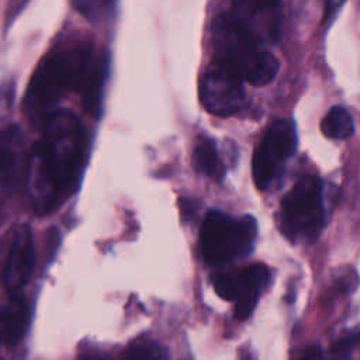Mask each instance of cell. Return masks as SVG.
Wrapping results in <instances>:
<instances>
[{"mask_svg":"<svg viewBox=\"0 0 360 360\" xmlns=\"http://www.w3.org/2000/svg\"><path fill=\"white\" fill-rule=\"evenodd\" d=\"M84 152V131L72 111L62 110L48 117L31 165L38 207L51 208L73 190L83 167Z\"/></svg>","mask_w":360,"mask_h":360,"instance_id":"cell-1","label":"cell"},{"mask_svg":"<svg viewBox=\"0 0 360 360\" xmlns=\"http://www.w3.org/2000/svg\"><path fill=\"white\" fill-rule=\"evenodd\" d=\"M94 52L87 42L59 45L44 56L32 73L24 96V110L31 120L44 117L72 89H79Z\"/></svg>","mask_w":360,"mask_h":360,"instance_id":"cell-2","label":"cell"},{"mask_svg":"<svg viewBox=\"0 0 360 360\" xmlns=\"http://www.w3.org/2000/svg\"><path fill=\"white\" fill-rule=\"evenodd\" d=\"M212 44L217 60L229 66L252 86H266L278 72L277 58L260 49V45L250 39L229 14L219 15L214 21Z\"/></svg>","mask_w":360,"mask_h":360,"instance_id":"cell-3","label":"cell"},{"mask_svg":"<svg viewBox=\"0 0 360 360\" xmlns=\"http://www.w3.org/2000/svg\"><path fill=\"white\" fill-rule=\"evenodd\" d=\"M325 226L322 181L301 176L280 202V228L291 242H314Z\"/></svg>","mask_w":360,"mask_h":360,"instance_id":"cell-4","label":"cell"},{"mask_svg":"<svg viewBox=\"0 0 360 360\" xmlns=\"http://www.w3.org/2000/svg\"><path fill=\"white\" fill-rule=\"evenodd\" d=\"M257 224L253 217H229L208 211L200 229V248L207 263L222 264L245 257L255 246Z\"/></svg>","mask_w":360,"mask_h":360,"instance_id":"cell-5","label":"cell"},{"mask_svg":"<svg viewBox=\"0 0 360 360\" xmlns=\"http://www.w3.org/2000/svg\"><path fill=\"white\" fill-rule=\"evenodd\" d=\"M297 135L288 120L273 121L252 159V174L257 188L266 190L283 170L285 162L294 155Z\"/></svg>","mask_w":360,"mask_h":360,"instance_id":"cell-6","label":"cell"},{"mask_svg":"<svg viewBox=\"0 0 360 360\" xmlns=\"http://www.w3.org/2000/svg\"><path fill=\"white\" fill-rule=\"evenodd\" d=\"M198 91L204 108L218 117L232 115L245 104L242 77L219 60L204 70Z\"/></svg>","mask_w":360,"mask_h":360,"instance_id":"cell-7","label":"cell"},{"mask_svg":"<svg viewBox=\"0 0 360 360\" xmlns=\"http://www.w3.org/2000/svg\"><path fill=\"white\" fill-rule=\"evenodd\" d=\"M229 15L257 45L278 39L281 0H233Z\"/></svg>","mask_w":360,"mask_h":360,"instance_id":"cell-8","label":"cell"},{"mask_svg":"<svg viewBox=\"0 0 360 360\" xmlns=\"http://www.w3.org/2000/svg\"><path fill=\"white\" fill-rule=\"evenodd\" d=\"M34 266V240L30 226L21 225L14 233L4 267V287L8 292L17 291L28 281Z\"/></svg>","mask_w":360,"mask_h":360,"instance_id":"cell-9","label":"cell"},{"mask_svg":"<svg viewBox=\"0 0 360 360\" xmlns=\"http://www.w3.org/2000/svg\"><path fill=\"white\" fill-rule=\"evenodd\" d=\"M270 271L263 263L249 264L235 271L236 295H235V318L246 319L253 312L259 297L267 287Z\"/></svg>","mask_w":360,"mask_h":360,"instance_id":"cell-10","label":"cell"},{"mask_svg":"<svg viewBox=\"0 0 360 360\" xmlns=\"http://www.w3.org/2000/svg\"><path fill=\"white\" fill-rule=\"evenodd\" d=\"M24 135L18 125L11 124L0 131V184L13 186L21 176L25 162Z\"/></svg>","mask_w":360,"mask_h":360,"instance_id":"cell-11","label":"cell"},{"mask_svg":"<svg viewBox=\"0 0 360 360\" xmlns=\"http://www.w3.org/2000/svg\"><path fill=\"white\" fill-rule=\"evenodd\" d=\"M108 72V56L104 51L94 49L79 86L83 108L93 117L101 111V97Z\"/></svg>","mask_w":360,"mask_h":360,"instance_id":"cell-12","label":"cell"},{"mask_svg":"<svg viewBox=\"0 0 360 360\" xmlns=\"http://www.w3.org/2000/svg\"><path fill=\"white\" fill-rule=\"evenodd\" d=\"M30 323V305L25 298L13 294L0 307V342L3 345L18 343Z\"/></svg>","mask_w":360,"mask_h":360,"instance_id":"cell-13","label":"cell"},{"mask_svg":"<svg viewBox=\"0 0 360 360\" xmlns=\"http://www.w3.org/2000/svg\"><path fill=\"white\" fill-rule=\"evenodd\" d=\"M191 160L195 172L201 174H205L215 180H219L224 176V163L221 162L214 141L210 138H198L193 149Z\"/></svg>","mask_w":360,"mask_h":360,"instance_id":"cell-14","label":"cell"},{"mask_svg":"<svg viewBox=\"0 0 360 360\" xmlns=\"http://www.w3.org/2000/svg\"><path fill=\"white\" fill-rule=\"evenodd\" d=\"M321 131L329 139H346L354 132L353 118L345 107L335 105L323 117Z\"/></svg>","mask_w":360,"mask_h":360,"instance_id":"cell-15","label":"cell"},{"mask_svg":"<svg viewBox=\"0 0 360 360\" xmlns=\"http://www.w3.org/2000/svg\"><path fill=\"white\" fill-rule=\"evenodd\" d=\"M127 360H169V353L156 340L138 339L128 347Z\"/></svg>","mask_w":360,"mask_h":360,"instance_id":"cell-16","label":"cell"},{"mask_svg":"<svg viewBox=\"0 0 360 360\" xmlns=\"http://www.w3.org/2000/svg\"><path fill=\"white\" fill-rule=\"evenodd\" d=\"M117 0H72V6L87 20L98 21L107 15Z\"/></svg>","mask_w":360,"mask_h":360,"instance_id":"cell-17","label":"cell"},{"mask_svg":"<svg viewBox=\"0 0 360 360\" xmlns=\"http://www.w3.org/2000/svg\"><path fill=\"white\" fill-rule=\"evenodd\" d=\"M215 292L226 301H235L236 295V281L235 271H221L215 273L211 278Z\"/></svg>","mask_w":360,"mask_h":360,"instance_id":"cell-18","label":"cell"},{"mask_svg":"<svg viewBox=\"0 0 360 360\" xmlns=\"http://www.w3.org/2000/svg\"><path fill=\"white\" fill-rule=\"evenodd\" d=\"M357 342L356 336H346L335 343L332 349V357L333 360H346L350 356L353 345Z\"/></svg>","mask_w":360,"mask_h":360,"instance_id":"cell-19","label":"cell"},{"mask_svg":"<svg viewBox=\"0 0 360 360\" xmlns=\"http://www.w3.org/2000/svg\"><path fill=\"white\" fill-rule=\"evenodd\" d=\"M298 360H326V359H325L322 349L316 345H312L302 352V354L300 356Z\"/></svg>","mask_w":360,"mask_h":360,"instance_id":"cell-20","label":"cell"},{"mask_svg":"<svg viewBox=\"0 0 360 360\" xmlns=\"http://www.w3.org/2000/svg\"><path fill=\"white\" fill-rule=\"evenodd\" d=\"M79 360H111L108 357H104L101 354H84Z\"/></svg>","mask_w":360,"mask_h":360,"instance_id":"cell-21","label":"cell"},{"mask_svg":"<svg viewBox=\"0 0 360 360\" xmlns=\"http://www.w3.org/2000/svg\"><path fill=\"white\" fill-rule=\"evenodd\" d=\"M240 360H255V357L250 353H245L240 356Z\"/></svg>","mask_w":360,"mask_h":360,"instance_id":"cell-22","label":"cell"},{"mask_svg":"<svg viewBox=\"0 0 360 360\" xmlns=\"http://www.w3.org/2000/svg\"><path fill=\"white\" fill-rule=\"evenodd\" d=\"M357 343H359V345H360V335H359V336H357Z\"/></svg>","mask_w":360,"mask_h":360,"instance_id":"cell-23","label":"cell"},{"mask_svg":"<svg viewBox=\"0 0 360 360\" xmlns=\"http://www.w3.org/2000/svg\"><path fill=\"white\" fill-rule=\"evenodd\" d=\"M183 360H188V359H183Z\"/></svg>","mask_w":360,"mask_h":360,"instance_id":"cell-24","label":"cell"}]
</instances>
